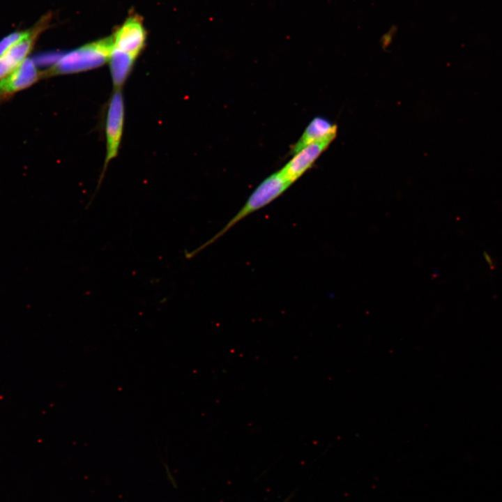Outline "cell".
<instances>
[{"instance_id":"obj_1","label":"cell","mask_w":502,"mask_h":502,"mask_svg":"<svg viewBox=\"0 0 502 502\" xmlns=\"http://www.w3.org/2000/svg\"><path fill=\"white\" fill-rule=\"evenodd\" d=\"M112 49V36L84 45L63 54L50 68L41 72L42 78L100 67L109 61Z\"/></svg>"},{"instance_id":"obj_2","label":"cell","mask_w":502,"mask_h":502,"mask_svg":"<svg viewBox=\"0 0 502 502\" xmlns=\"http://www.w3.org/2000/svg\"><path fill=\"white\" fill-rule=\"evenodd\" d=\"M291 185L280 171L271 174L254 189L242 208L220 231L196 250L186 254V257L190 258L214 243L238 222L280 197Z\"/></svg>"},{"instance_id":"obj_3","label":"cell","mask_w":502,"mask_h":502,"mask_svg":"<svg viewBox=\"0 0 502 502\" xmlns=\"http://www.w3.org/2000/svg\"><path fill=\"white\" fill-rule=\"evenodd\" d=\"M124 101L121 89L114 90L109 102L105 126L106 155L104 169L98 183L100 185L106 168L118 154L124 125ZM98 188L96 190H98Z\"/></svg>"},{"instance_id":"obj_4","label":"cell","mask_w":502,"mask_h":502,"mask_svg":"<svg viewBox=\"0 0 502 502\" xmlns=\"http://www.w3.org/2000/svg\"><path fill=\"white\" fill-rule=\"evenodd\" d=\"M334 131L324 138L314 142L294 153L290 160L280 170L291 184L298 180L315 162L337 136Z\"/></svg>"},{"instance_id":"obj_5","label":"cell","mask_w":502,"mask_h":502,"mask_svg":"<svg viewBox=\"0 0 502 502\" xmlns=\"http://www.w3.org/2000/svg\"><path fill=\"white\" fill-rule=\"evenodd\" d=\"M113 47L137 57L144 47L146 33L139 17H128L112 35Z\"/></svg>"},{"instance_id":"obj_6","label":"cell","mask_w":502,"mask_h":502,"mask_svg":"<svg viewBox=\"0 0 502 502\" xmlns=\"http://www.w3.org/2000/svg\"><path fill=\"white\" fill-rule=\"evenodd\" d=\"M42 78L35 62L26 59L20 66L0 80V102L26 89Z\"/></svg>"},{"instance_id":"obj_7","label":"cell","mask_w":502,"mask_h":502,"mask_svg":"<svg viewBox=\"0 0 502 502\" xmlns=\"http://www.w3.org/2000/svg\"><path fill=\"white\" fill-rule=\"evenodd\" d=\"M38 31H31L0 56V80L20 66L33 48Z\"/></svg>"},{"instance_id":"obj_8","label":"cell","mask_w":502,"mask_h":502,"mask_svg":"<svg viewBox=\"0 0 502 502\" xmlns=\"http://www.w3.org/2000/svg\"><path fill=\"white\" fill-rule=\"evenodd\" d=\"M337 130V125L332 123L328 119L321 116L314 117L307 125L298 140L292 146L291 152L294 154L303 147L321 139Z\"/></svg>"},{"instance_id":"obj_9","label":"cell","mask_w":502,"mask_h":502,"mask_svg":"<svg viewBox=\"0 0 502 502\" xmlns=\"http://www.w3.org/2000/svg\"><path fill=\"white\" fill-rule=\"evenodd\" d=\"M137 57L113 47L109 59V68L114 90L121 89L128 77Z\"/></svg>"},{"instance_id":"obj_10","label":"cell","mask_w":502,"mask_h":502,"mask_svg":"<svg viewBox=\"0 0 502 502\" xmlns=\"http://www.w3.org/2000/svg\"><path fill=\"white\" fill-rule=\"evenodd\" d=\"M31 31L14 32L3 38L0 41V56L14 44L30 34Z\"/></svg>"}]
</instances>
